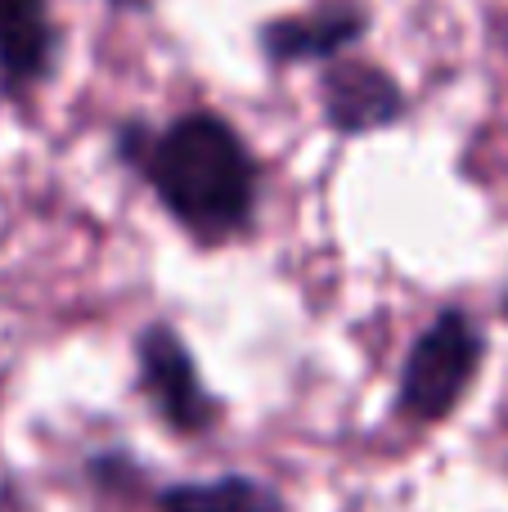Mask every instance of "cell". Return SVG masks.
<instances>
[{
	"mask_svg": "<svg viewBox=\"0 0 508 512\" xmlns=\"http://www.w3.org/2000/svg\"><path fill=\"white\" fill-rule=\"evenodd\" d=\"M113 149L198 248H225L257 225L261 158L230 117L194 108L167 126L122 122Z\"/></svg>",
	"mask_w": 508,
	"mask_h": 512,
	"instance_id": "1",
	"label": "cell"
},
{
	"mask_svg": "<svg viewBox=\"0 0 508 512\" xmlns=\"http://www.w3.org/2000/svg\"><path fill=\"white\" fill-rule=\"evenodd\" d=\"M486 364V333L464 306H441L410 342L396 378V414L414 427H437L464 405Z\"/></svg>",
	"mask_w": 508,
	"mask_h": 512,
	"instance_id": "2",
	"label": "cell"
},
{
	"mask_svg": "<svg viewBox=\"0 0 508 512\" xmlns=\"http://www.w3.org/2000/svg\"><path fill=\"white\" fill-rule=\"evenodd\" d=\"M135 378L153 414L176 436H207L221 423L225 405L207 391L194 351L167 319H153L135 333Z\"/></svg>",
	"mask_w": 508,
	"mask_h": 512,
	"instance_id": "3",
	"label": "cell"
},
{
	"mask_svg": "<svg viewBox=\"0 0 508 512\" xmlns=\"http://www.w3.org/2000/svg\"><path fill=\"white\" fill-rule=\"evenodd\" d=\"M320 108H324V126L333 135L360 140V135L401 126L410 117V90L378 59L342 54V59L324 63L320 72Z\"/></svg>",
	"mask_w": 508,
	"mask_h": 512,
	"instance_id": "4",
	"label": "cell"
},
{
	"mask_svg": "<svg viewBox=\"0 0 508 512\" xmlns=\"http://www.w3.org/2000/svg\"><path fill=\"white\" fill-rule=\"evenodd\" d=\"M369 14L365 0H320L306 14H284L257 27V45L266 63L275 68H297V63H333L351 54L369 36Z\"/></svg>",
	"mask_w": 508,
	"mask_h": 512,
	"instance_id": "5",
	"label": "cell"
},
{
	"mask_svg": "<svg viewBox=\"0 0 508 512\" xmlns=\"http://www.w3.org/2000/svg\"><path fill=\"white\" fill-rule=\"evenodd\" d=\"M59 23L50 0H0V95L27 99L54 77Z\"/></svg>",
	"mask_w": 508,
	"mask_h": 512,
	"instance_id": "6",
	"label": "cell"
},
{
	"mask_svg": "<svg viewBox=\"0 0 508 512\" xmlns=\"http://www.w3.org/2000/svg\"><path fill=\"white\" fill-rule=\"evenodd\" d=\"M158 512H288L270 481L248 472H225L212 481H176L158 490Z\"/></svg>",
	"mask_w": 508,
	"mask_h": 512,
	"instance_id": "7",
	"label": "cell"
},
{
	"mask_svg": "<svg viewBox=\"0 0 508 512\" xmlns=\"http://www.w3.org/2000/svg\"><path fill=\"white\" fill-rule=\"evenodd\" d=\"M108 5H113V9H149L153 0H108Z\"/></svg>",
	"mask_w": 508,
	"mask_h": 512,
	"instance_id": "8",
	"label": "cell"
},
{
	"mask_svg": "<svg viewBox=\"0 0 508 512\" xmlns=\"http://www.w3.org/2000/svg\"><path fill=\"white\" fill-rule=\"evenodd\" d=\"M504 319H508V292H504Z\"/></svg>",
	"mask_w": 508,
	"mask_h": 512,
	"instance_id": "9",
	"label": "cell"
}]
</instances>
